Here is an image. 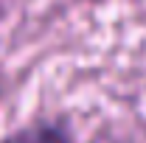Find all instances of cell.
Segmentation results:
<instances>
[{
	"instance_id": "cell-2",
	"label": "cell",
	"mask_w": 146,
	"mask_h": 143,
	"mask_svg": "<svg viewBox=\"0 0 146 143\" xmlns=\"http://www.w3.org/2000/svg\"><path fill=\"white\" fill-rule=\"evenodd\" d=\"M79 3H90V6H98V3H104V0H79Z\"/></svg>"
},
{
	"instance_id": "cell-1",
	"label": "cell",
	"mask_w": 146,
	"mask_h": 143,
	"mask_svg": "<svg viewBox=\"0 0 146 143\" xmlns=\"http://www.w3.org/2000/svg\"><path fill=\"white\" fill-rule=\"evenodd\" d=\"M0 143H76V138L65 118H36L0 138Z\"/></svg>"
}]
</instances>
